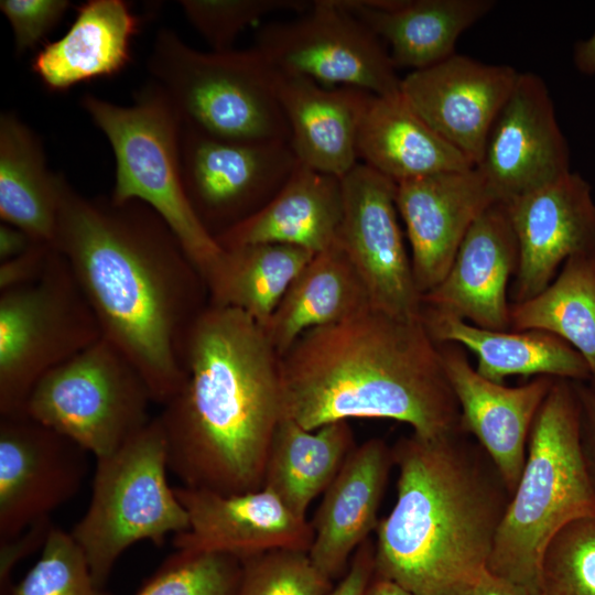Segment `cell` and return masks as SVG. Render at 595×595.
I'll return each mask as SVG.
<instances>
[{
  "instance_id": "277c9868",
  "label": "cell",
  "mask_w": 595,
  "mask_h": 595,
  "mask_svg": "<svg viewBox=\"0 0 595 595\" xmlns=\"http://www.w3.org/2000/svg\"><path fill=\"white\" fill-rule=\"evenodd\" d=\"M463 430L392 447L397 500L379 520L375 575L414 595H466L487 571L511 494Z\"/></svg>"
},
{
  "instance_id": "52a82bcc",
  "label": "cell",
  "mask_w": 595,
  "mask_h": 595,
  "mask_svg": "<svg viewBox=\"0 0 595 595\" xmlns=\"http://www.w3.org/2000/svg\"><path fill=\"white\" fill-rule=\"evenodd\" d=\"M148 69L182 125L224 140L290 142L275 72L255 46L205 53L161 29Z\"/></svg>"
},
{
  "instance_id": "c3c4849f",
  "label": "cell",
  "mask_w": 595,
  "mask_h": 595,
  "mask_svg": "<svg viewBox=\"0 0 595 595\" xmlns=\"http://www.w3.org/2000/svg\"><path fill=\"white\" fill-rule=\"evenodd\" d=\"M588 383H589V382H588ZM589 385L595 389V385H592V383H589Z\"/></svg>"
},
{
  "instance_id": "ee69618b",
  "label": "cell",
  "mask_w": 595,
  "mask_h": 595,
  "mask_svg": "<svg viewBox=\"0 0 595 595\" xmlns=\"http://www.w3.org/2000/svg\"><path fill=\"white\" fill-rule=\"evenodd\" d=\"M37 240L21 228L1 223L0 225V262L15 258L29 250ZM43 242V241H42Z\"/></svg>"
},
{
  "instance_id": "d4e9b609",
  "label": "cell",
  "mask_w": 595,
  "mask_h": 595,
  "mask_svg": "<svg viewBox=\"0 0 595 595\" xmlns=\"http://www.w3.org/2000/svg\"><path fill=\"white\" fill-rule=\"evenodd\" d=\"M422 322L437 344L455 343L477 358L476 371L496 383L511 376H548L589 382L584 357L560 337L539 329L493 331L422 305Z\"/></svg>"
},
{
  "instance_id": "f1b7e54d",
  "label": "cell",
  "mask_w": 595,
  "mask_h": 595,
  "mask_svg": "<svg viewBox=\"0 0 595 595\" xmlns=\"http://www.w3.org/2000/svg\"><path fill=\"white\" fill-rule=\"evenodd\" d=\"M370 306L364 282L335 242L303 267L264 331L281 357L305 332L345 321Z\"/></svg>"
},
{
  "instance_id": "8d00e7d4",
  "label": "cell",
  "mask_w": 595,
  "mask_h": 595,
  "mask_svg": "<svg viewBox=\"0 0 595 595\" xmlns=\"http://www.w3.org/2000/svg\"><path fill=\"white\" fill-rule=\"evenodd\" d=\"M241 562L238 595H326L333 587L307 551L273 550Z\"/></svg>"
},
{
  "instance_id": "30bf717a",
  "label": "cell",
  "mask_w": 595,
  "mask_h": 595,
  "mask_svg": "<svg viewBox=\"0 0 595 595\" xmlns=\"http://www.w3.org/2000/svg\"><path fill=\"white\" fill-rule=\"evenodd\" d=\"M152 393L131 361L110 342H98L43 376L24 414L107 456L153 419Z\"/></svg>"
},
{
  "instance_id": "e575fe53",
  "label": "cell",
  "mask_w": 595,
  "mask_h": 595,
  "mask_svg": "<svg viewBox=\"0 0 595 595\" xmlns=\"http://www.w3.org/2000/svg\"><path fill=\"white\" fill-rule=\"evenodd\" d=\"M241 572L236 556L176 550L136 595H238Z\"/></svg>"
},
{
  "instance_id": "bcb514c9",
  "label": "cell",
  "mask_w": 595,
  "mask_h": 595,
  "mask_svg": "<svg viewBox=\"0 0 595 595\" xmlns=\"http://www.w3.org/2000/svg\"><path fill=\"white\" fill-rule=\"evenodd\" d=\"M573 62L581 74L587 76L595 74V30L588 39L574 45Z\"/></svg>"
},
{
  "instance_id": "b9f144b4",
  "label": "cell",
  "mask_w": 595,
  "mask_h": 595,
  "mask_svg": "<svg viewBox=\"0 0 595 595\" xmlns=\"http://www.w3.org/2000/svg\"><path fill=\"white\" fill-rule=\"evenodd\" d=\"M374 542L366 540L354 553L340 581L326 595H366L374 576Z\"/></svg>"
},
{
  "instance_id": "f546056e",
  "label": "cell",
  "mask_w": 595,
  "mask_h": 595,
  "mask_svg": "<svg viewBox=\"0 0 595 595\" xmlns=\"http://www.w3.org/2000/svg\"><path fill=\"white\" fill-rule=\"evenodd\" d=\"M354 447L348 421L306 430L282 416L271 440L263 487L306 519L312 500L326 490Z\"/></svg>"
},
{
  "instance_id": "d590c367",
  "label": "cell",
  "mask_w": 595,
  "mask_h": 595,
  "mask_svg": "<svg viewBox=\"0 0 595 595\" xmlns=\"http://www.w3.org/2000/svg\"><path fill=\"white\" fill-rule=\"evenodd\" d=\"M41 555L10 595H109L99 586L71 532L52 526Z\"/></svg>"
},
{
  "instance_id": "7402d4cb",
  "label": "cell",
  "mask_w": 595,
  "mask_h": 595,
  "mask_svg": "<svg viewBox=\"0 0 595 595\" xmlns=\"http://www.w3.org/2000/svg\"><path fill=\"white\" fill-rule=\"evenodd\" d=\"M392 465V447L370 439L353 448L324 491L311 522L314 537L309 555L332 581L345 574L355 551L376 530Z\"/></svg>"
},
{
  "instance_id": "60d3db41",
  "label": "cell",
  "mask_w": 595,
  "mask_h": 595,
  "mask_svg": "<svg viewBox=\"0 0 595 595\" xmlns=\"http://www.w3.org/2000/svg\"><path fill=\"white\" fill-rule=\"evenodd\" d=\"M54 250V244L37 241L22 255L0 262V291L37 280L44 273Z\"/></svg>"
},
{
  "instance_id": "e0dca14e",
  "label": "cell",
  "mask_w": 595,
  "mask_h": 595,
  "mask_svg": "<svg viewBox=\"0 0 595 595\" xmlns=\"http://www.w3.org/2000/svg\"><path fill=\"white\" fill-rule=\"evenodd\" d=\"M505 204L519 250L510 303L543 291L569 258L595 251V202L591 185L578 173L570 172Z\"/></svg>"
},
{
  "instance_id": "484cf974",
  "label": "cell",
  "mask_w": 595,
  "mask_h": 595,
  "mask_svg": "<svg viewBox=\"0 0 595 595\" xmlns=\"http://www.w3.org/2000/svg\"><path fill=\"white\" fill-rule=\"evenodd\" d=\"M342 216V178L299 162L273 198L216 241L223 249L283 244L316 255L336 242Z\"/></svg>"
},
{
  "instance_id": "1f68e13d",
  "label": "cell",
  "mask_w": 595,
  "mask_h": 595,
  "mask_svg": "<svg viewBox=\"0 0 595 595\" xmlns=\"http://www.w3.org/2000/svg\"><path fill=\"white\" fill-rule=\"evenodd\" d=\"M314 253L283 244H255L224 253L206 278L209 303L232 307L263 328L288 288Z\"/></svg>"
},
{
  "instance_id": "4fadbf2b",
  "label": "cell",
  "mask_w": 595,
  "mask_h": 595,
  "mask_svg": "<svg viewBox=\"0 0 595 595\" xmlns=\"http://www.w3.org/2000/svg\"><path fill=\"white\" fill-rule=\"evenodd\" d=\"M336 244L368 292L371 306L403 320L421 318L422 301L396 204L397 183L358 162L343 178Z\"/></svg>"
},
{
  "instance_id": "ffe728a7",
  "label": "cell",
  "mask_w": 595,
  "mask_h": 595,
  "mask_svg": "<svg viewBox=\"0 0 595 595\" xmlns=\"http://www.w3.org/2000/svg\"><path fill=\"white\" fill-rule=\"evenodd\" d=\"M494 203L475 166L397 183V209L407 228L421 295L443 280L468 229Z\"/></svg>"
},
{
  "instance_id": "7a4b0ae2",
  "label": "cell",
  "mask_w": 595,
  "mask_h": 595,
  "mask_svg": "<svg viewBox=\"0 0 595 595\" xmlns=\"http://www.w3.org/2000/svg\"><path fill=\"white\" fill-rule=\"evenodd\" d=\"M158 416L169 470L183 486L224 495L261 489L282 418L280 356L264 328L209 303L187 339L184 380Z\"/></svg>"
},
{
  "instance_id": "44dd1931",
  "label": "cell",
  "mask_w": 595,
  "mask_h": 595,
  "mask_svg": "<svg viewBox=\"0 0 595 595\" xmlns=\"http://www.w3.org/2000/svg\"><path fill=\"white\" fill-rule=\"evenodd\" d=\"M518 260L507 205L494 203L468 229L443 280L421 295L422 305L482 328L508 331V288Z\"/></svg>"
},
{
  "instance_id": "9a60e30c",
  "label": "cell",
  "mask_w": 595,
  "mask_h": 595,
  "mask_svg": "<svg viewBox=\"0 0 595 595\" xmlns=\"http://www.w3.org/2000/svg\"><path fill=\"white\" fill-rule=\"evenodd\" d=\"M497 202L508 203L571 172L567 142L544 80L519 73L475 165Z\"/></svg>"
},
{
  "instance_id": "8992f818",
  "label": "cell",
  "mask_w": 595,
  "mask_h": 595,
  "mask_svg": "<svg viewBox=\"0 0 595 595\" xmlns=\"http://www.w3.org/2000/svg\"><path fill=\"white\" fill-rule=\"evenodd\" d=\"M80 104L105 134L116 160L112 201L137 199L151 207L176 236L204 281L224 249L196 216L182 180L178 140L181 120L153 82L119 106L90 94Z\"/></svg>"
},
{
  "instance_id": "4316f807",
  "label": "cell",
  "mask_w": 595,
  "mask_h": 595,
  "mask_svg": "<svg viewBox=\"0 0 595 595\" xmlns=\"http://www.w3.org/2000/svg\"><path fill=\"white\" fill-rule=\"evenodd\" d=\"M139 25L126 1L89 0L77 7L66 33L37 52L32 71L53 91L115 76L131 60V40Z\"/></svg>"
},
{
  "instance_id": "6da1fadb",
  "label": "cell",
  "mask_w": 595,
  "mask_h": 595,
  "mask_svg": "<svg viewBox=\"0 0 595 595\" xmlns=\"http://www.w3.org/2000/svg\"><path fill=\"white\" fill-rule=\"evenodd\" d=\"M54 246L100 326L163 407L184 380L190 333L209 304L206 283L164 220L132 199L87 197L60 173Z\"/></svg>"
},
{
  "instance_id": "4dcf8cb0",
  "label": "cell",
  "mask_w": 595,
  "mask_h": 595,
  "mask_svg": "<svg viewBox=\"0 0 595 595\" xmlns=\"http://www.w3.org/2000/svg\"><path fill=\"white\" fill-rule=\"evenodd\" d=\"M60 173H51L40 138L15 112L0 116V218L54 244Z\"/></svg>"
},
{
  "instance_id": "8fae6325",
  "label": "cell",
  "mask_w": 595,
  "mask_h": 595,
  "mask_svg": "<svg viewBox=\"0 0 595 595\" xmlns=\"http://www.w3.org/2000/svg\"><path fill=\"white\" fill-rule=\"evenodd\" d=\"M255 47L279 74L400 95L401 78L385 44L338 0H316L294 20L264 25Z\"/></svg>"
},
{
  "instance_id": "3957f363",
  "label": "cell",
  "mask_w": 595,
  "mask_h": 595,
  "mask_svg": "<svg viewBox=\"0 0 595 595\" xmlns=\"http://www.w3.org/2000/svg\"><path fill=\"white\" fill-rule=\"evenodd\" d=\"M282 416L306 430L351 418L390 419L426 439L462 431L439 344L422 318L372 306L310 329L280 357Z\"/></svg>"
},
{
  "instance_id": "836d02e7",
  "label": "cell",
  "mask_w": 595,
  "mask_h": 595,
  "mask_svg": "<svg viewBox=\"0 0 595 595\" xmlns=\"http://www.w3.org/2000/svg\"><path fill=\"white\" fill-rule=\"evenodd\" d=\"M541 595H595V515L576 518L548 542Z\"/></svg>"
},
{
  "instance_id": "83f0119b",
  "label": "cell",
  "mask_w": 595,
  "mask_h": 595,
  "mask_svg": "<svg viewBox=\"0 0 595 595\" xmlns=\"http://www.w3.org/2000/svg\"><path fill=\"white\" fill-rule=\"evenodd\" d=\"M358 162L396 183L473 167L403 100L368 93L357 130Z\"/></svg>"
},
{
  "instance_id": "ac0fdd59",
  "label": "cell",
  "mask_w": 595,
  "mask_h": 595,
  "mask_svg": "<svg viewBox=\"0 0 595 595\" xmlns=\"http://www.w3.org/2000/svg\"><path fill=\"white\" fill-rule=\"evenodd\" d=\"M188 516L186 531L173 536L175 550L229 554L241 561L273 550H310V521L292 512L270 489L224 495L174 488Z\"/></svg>"
},
{
  "instance_id": "ab89813d",
  "label": "cell",
  "mask_w": 595,
  "mask_h": 595,
  "mask_svg": "<svg viewBox=\"0 0 595 595\" xmlns=\"http://www.w3.org/2000/svg\"><path fill=\"white\" fill-rule=\"evenodd\" d=\"M51 527L48 519L31 526L14 538L0 541V595L11 594L12 570L20 560L43 547Z\"/></svg>"
},
{
  "instance_id": "2e32d148",
  "label": "cell",
  "mask_w": 595,
  "mask_h": 595,
  "mask_svg": "<svg viewBox=\"0 0 595 595\" xmlns=\"http://www.w3.org/2000/svg\"><path fill=\"white\" fill-rule=\"evenodd\" d=\"M519 72L453 54L401 78L407 105L444 141L475 166Z\"/></svg>"
},
{
  "instance_id": "f6af8a7d",
  "label": "cell",
  "mask_w": 595,
  "mask_h": 595,
  "mask_svg": "<svg viewBox=\"0 0 595 595\" xmlns=\"http://www.w3.org/2000/svg\"><path fill=\"white\" fill-rule=\"evenodd\" d=\"M466 595H526L518 586L488 570Z\"/></svg>"
},
{
  "instance_id": "603a6c76",
  "label": "cell",
  "mask_w": 595,
  "mask_h": 595,
  "mask_svg": "<svg viewBox=\"0 0 595 595\" xmlns=\"http://www.w3.org/2000/svg\"><path fill=\"white\" fill-rule=\"evenodd\" d=\"M275 90L298 161L343 178L357 163L356 139L368 95L355 87H325L275 72Z\"/></svg>"
},
{
  "instance_id": "f35d334b",
  "label": "cell",
  "mask_w": 595,
  "mask_h": 595,
  "mask_svg": "<svg viewBox=\"0 0 595 595\" xmlns=\"http://www.w3.org/2000/svg\"><path fill=\"white\" fill-rule=\"evenodd\" d=\"M69 7L67 0H1L0 10L11 25L15 53L35 48Z\"/></svg>"
},
{
  "instance_id": "d6a6232c",
  "label": "cell",
  "mask_w": 595,
  "mask_h": 595,
  "mask_svg": "<svg viewBox=\"0 0 595 595\" xmlns=\"http://www.w3.org/2000/svg\"><path fill=\"white\" fill-rule=\"evenodd\" d=\"M510 329H539L570 344L586 360L595 385V251L569 258L536 296L510 303Z\"/></svg>"
},
{
  "instance_id": "7dc6e473",
  "label": "cell",
  "mask_w": 595,
  "mask_h": 595,
  "mask_svg": "<svg viewBox=\"0 0 595 595\" xmlns=\"http://www.w3.org/2000/svg\"><path fill=\"white\" fill-rule=\"evenodd\" d=\"M366 595H414L400 584L375 575L372 576L368 588L366 591Z\"/></svg>"
},
{
  "instance_id": "74e56055",
  "label": "cell",
  "mask_w": 595,
  "mask_h": 595,
  "mask_svg": "<svg viewBox=\"0 0 595 595\" xmlns=\"http://www.w3.org/2000/svg\"><path fill=\"white\" fill-rule=\"evenodd\" d=\"M190 23L214 52L232 50L237 36L262 18L279 11H306L303 0H182L178 2Z\"/></svg>"
},
{
  "instance_id": "d6986e66",
  "label": "cell",
  "mask_w": 595,
  "mask_h": 595,
  "mask_svg": "<svg viewBox=\"0 0 595 595\" xmlns=\"http://www.w3.org/2000/svg\"><path fill=\"white\" fill-rule=\"evenodd\" d=\"M443 368L461 412V426L483 447L512 495L520 479L534 418L555 378L534 377L507 387L480 376L465 348L439 344Z\"/></svg>"
},
{
  "instance_id": "7c38bea8",
  "label": "cell",
  "mask_w": 595,
  "mask_h": 595,
  "mask_svg": "<svg viewBox=\"0 0 595 595\" xmlns=\"http://www.w3.org/2000/svg\"><path fill=\"white\" fill-rule=\"evenodd\" d=\"M180 165L190 203L216 239L260 210L299 161L286 141H231L181 123Z\"/></svg>"
},
{
  "instance_id": "5bb4252c",
  "label": "cell",
  "mask_w": 595,
  "mask_h": 595,
  "mask_svg": "<svg viewBox=\"0 0 595 595\" xmlns=\"http://www.w3.org/2000/svg\"><path fill=\"white\" fill-rule=\"evenodd\" d=\"M86 454L24 413L0 416V541L48 520L79 491Z\"/></svg>"
},
{
  "instance_id": "9c48e42d",
  "label": "cell",
  "mask_w": 595,
  "mask_h": 595,
  "mask_svg": "<svg viewBox=\"0 0 595 595\" xmlns=\"http://www.w3.org/2000/svg\"><path fill=\"white\" fill-rule=\"evenodd\" d=\"M100 338L98 321L55 247L37 280L0 291V416L22 414L43 376Z\"/></svg>"
},
{
  "instance_id": "cb8c5ba5",
  "label": "cell",
  "mask_w": 595,
  "mask_h": 595,
  "mask_svg": "<svg viewBox=\"0 0 595 595\" xmlns=\"http://www.w3.org/2000/svg\"><path fill=\"white\" fill-rule=\"evenodd\" d=\"M388 45L396 68L419 71L453 54L458 37L494 0H338Z\"/></svg>"
},
{
  "instance_id": "ba28073f",
  "label": "cell",
  "mask_w": 595,
  "mask_h": 595,
  "mask_svg": "<svg viewBox=\"0 0 595 595\" xmlns=\"http://www.w3.org/2000/svg\"><path fill=\"white\" fill-rule=\"evenodd\" d=\"M167 443L159 416L113 453L97 458L88 508L71 531L99 586L131 545L164 543L188 528L167 482Z\"/></svg>"
},
{
  "instance_id": "5b68a950",
  "label": "cell",
  "mask_w": 595,
  "mask_h": 595,
  "mask_svg": "<svg viewBox=\"0 0 595 595\" xmlns=\"http://www.w3.org/2000/svg\"><path fill=\"white\" fill-rule=\"evenodd\" d=\"M589 515H595V489L581 445L580 401L574 381L555 378L532 423L487 570L526 595H541L548 542L570 521Z\"/></svg>"
},
{
  "instance_id": "7bdbcfd3",
  "label": "cell",
  "mask_w": 595,
  "mask_h": 595,
  "mask_svg": "<svg viewBox=\"0 0 595 595\" xmlns=\"http://www.w3.org/2000/svg\"><path fill=\"white\" fill-rule=\"evenodd\" d=\"M574 383L580 401L581 445L595 489V389L588 382L574 381Z\"/></svg>"
}]
</instances>
